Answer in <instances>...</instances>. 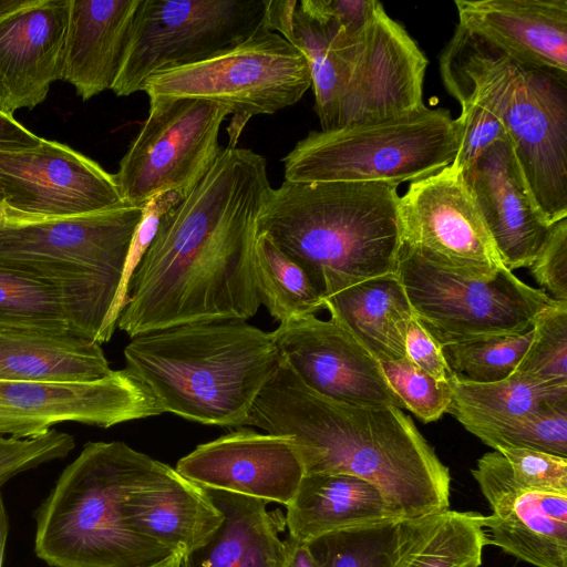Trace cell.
<instances>
[{"instance_id":"1","label":"cell","mask_w":567,"mask_h":567,"mask_svg":"<svg viewBox=\"0 0 567 567\" xmlns=\"http://www.w3.org/2000/svg\"><path fill=\"white\" fill-rule=\"evenodd\" d=\"M270 188L262 155L223 147L196 188L162 218L116 327L133 338L252 318L260 306L252 269L256 223Z\"/></svg>"},{"instance_id":"2","label":"cell","mask_w":567,"mask_h":567,"mask_svg":"<svg viewBox=\"0 0 567 567\" xmlns=\"http://www.w3.org/2000/svg\"><path fill=\"white\" fill-rule=\"evenodd\" d=\"M249 425L289 436L306 474H347L372 483L399 519L450 506V470L409 415L396 406L327 399L284 359L255 400Z\"/></svg>"},{"instance_id":"3","label":"cell","mask_w":567,"mask_h":567,"mask_svg":"<svg viewBox=\"0 0 567 567\" xmlns=\"http://www.w3.org/2000/svg\"><path fill=\"white\" fill-rule=\"evenodd\" d=\"M398 184L284 181L259 212L256 236L298 264L324 298L394 275L402 247Z\"/></svg>"},{"instance_id":"4","label":"cell","mask_w":567,"mask_h":567,"mask_svg":"<svg viewBox=\"0 0 567 567\" xmlns=\"http://www.w3.org/2000/svg\"><path fill=\"white\" fill-rule=\"evenodd\" d=\"M125 368L163 413L206 425H249L259 392L282 361L272 332L244 320L196 322L131 338Z\"/></svg>"},{"instance_id":"5","label":"cell","mask_w":567,"mask_h":567,"mask_svg":"<svg viewBox=\"0 0 567 567\" xmlns=\"http://www.w3.org/2000/svg\"><path fill=\"white\" fill-rule=\"evenodd\" d=\"M168 467L121 441L85 443L37 511V556L51 567H153L168 558L174 551L133 532L122 513L128 494Z\"/></svg>"},{"instance_id":"6","label":"cell","mask_w":567,"mask_h":567,"mask_svg":"<svg viewBox=\"0 0 567 567\" xmlns=\"http://www.w3.org/2000/svg\"><path fill=\"white\" fill-rule=\"evenodd\" d=\"M291 44L308 62L320 130L382 121L425 105L429 61L382 3L354 32L333 18L303 17L293 25Z\"/></svg>"},{"instance_id":"7","label":"cell","mask_w":567,"mask_h":567,"mask_svg":"<svg viewBox=\"0 0 567 567\" xmlns=\"http://www.w3.org/2000/svg\"><path fill=\"white\" fill-rule=\"evenodd\" d=\"M455 118L426 105L400 116L309 132L282 157L285 181L389 182L427 177L454 161Z\"/></svg>"},{"instance_id":"8","label":"cell","mask_w":567,"mask_h":567,"mask_svg":"<svg viewBox=\"0 0 567 567\" xmlns=\"http://www.w3.org/2000/svg\"><path fill=\"white\" fill-rule=\"evenodd\" d=\"M143 207L51 218H4L0 264L62 285L92 316H111Z\"/></svg>"},{"instance_id":"9","label":"cell","mask_w":567,"mask_h":567,"mask_svg":"<svg viewBox=\"0 0 567 567\" xmlns=\"http://www.w3.org/2000/svg\"><path fill=\"white\" fill-rule=\"evenodd\" d=\"M311 86L305 55L266 22L238 45L207 60L152 75L143 85L151 99H197L230 111L229 144L246 123L301 100Z\"/></svg>"},{"instance_id":"10","label":"cell","mask_w":567,"mask_h":567,"mask_svg":"<svg viewBox=\"0 0 567 567\" xmlns=\"http://www.w3.org/2000/svg\"><path fill=\"white\" fill-rule=\"evenodd\" d=\"M396 275L413 316L441 347L525 333L555 300L506 267L492 278H466L427 262L403 246Z\"/></svg>"},{"instance_id":"11","label":"cell","mask_w":567,"mask_h":567,"mask_svg":"<svg viewBox=\"0 0 567 567\" xmlns=\"http://www.w3.org/2000/svg\"><path fill=\"white\" fill-rule=\"evenodd\" d=\"M268 0H140L112 91L128 96L152 75L207 60L266 25Z\"/></svg>"},{"instance_id":"12","label":"cell","mask_w":567,"mask_h":567,"mask_svg":"<svg viewBox=\"0 0 567 567\" xmlns=\"http://www.w3.org/2000/svg\"><path fill=\"white\" fill-rule=\"evenodd\" d=\"M148 115L114 174L123 202L143 207L158 193L185 199L219 157L230 111L197 99H151Z\"/></svg>"},{"instance_id":"13","label":"cell","mask_w":567,"mask_h":567,"mask_svg":"<svg viewBox=\"0 0 567 567\" xmlns=\"http://www.w3.org/2000/svg\"><path fill=\"white\" fill-rule=\"evenodd\" d=\"M399 215L402 246L434 266L478 279L505 267L462 171L452 164L411 182Z\"/></svg>"},{"instance_id":"14","label":"cell","mask_w":567,"mask_h":567,"mask_svg":"<svg viewBox=\"0 0 567 567\" xmlns=\"http://www.w3.org/2000/svg\"><path fill=\"white\" fill-rule=\"evenodd\" d=\"M502 120L543 217L567 218V74L516 63Z\"/></svg>"},{"instance_id":"15","label":"cell","mask_w":567,"mask_h":567,"mask_svg":"<svg viewBox=\"0 0 567 567\" xmlns=\"http://www.w3.org/2000/svg\"><path fill=\"white\" fill-rule=\"evenodd\" d=\"M4 218L35 219L112 209L123 202L114 174L70 146L42 138L34 148L0 152Z\"/></svg>"},{"instance_id":"16","label":"cell","mask_w":567,"mask_h":567,"mask_svg":"<svg viewBox=\"0 0 567 567\" xmlns=\"http://www.w3.org/2000/svg\"><path fill=\"white\" fill-rule=\"evenodd\" d=\"M163 413L150 389L124 368L87 383L0 380V435L37 437L58 423L110 427Z\"/></svg>"},{"instance_id":"17","label":"cell","mask_w":567,"mask_h":567,"mask_svg":"<svg viewBox=\"0 0 567 567\" xmlns=\"http://www.w3.org/2000/svg\"><path fill=\"white\" fill-rule=\"evenodd\" d=\"M272 336L284 361L316 393L352 405L403 409L380 362L336 318L293 319Z\"/></svg>"},{"instance_id":"18","label":"cell","mask_w":567,"mask_h":567,"mask_svg":"<svg viewBox=\"0 0 567 567\" xmlns=\"http://www.w3.org/2000/svg\"><path fill=\"white\" fill-rule=\"evenodd\" d=\"M203 488L231 492L287 506L305 476L289 436L244 426L197 445L175 468Z\"/></svg>"},{"instance_id":"19","label":"cell","mask_w":567,"mask_h":567,"mask_svg":"<svg viewBox=\"0 0 567 567\" xmlns=\"http://www.w3.org/2000/svg\"><path fill=\"white\" fill-rule=\"evenodd\" d=\"M447 92L460 103L457 154L452 165L464 171L492 143L507 138L503 113L516 63L482 37L457 24L440 56Z\"/></svg>"},{"instance_id":"20","label":"cell","mask_w":567,"mask_h":567,"mask_svg":"<svg viewBox=\"0 0 567 567\" xmlns=\"http://www.w3.org/2000/svg\"><path fill=\"white\" fill-rule=\"evenodd\" d=\"M70 0H32L0 17V111L42 103L63 80Z\"/></svg>"},{"instance_id":"21","label":"cell","mask_w":567,"mask_h":567,"mask_svg":"<svg viewBox=\"0 0 567 567\" xmlns=\"http://www.w3.org/2000/svg\"><path fill=\"white\" fill-rule=\"evenodd\" d=\"M462 174L502 264L511 271L529 267L550 225L527 187L508 138L487 146Z\"/></svg>"},{"instance_id":"22","label":"cell","mask_w":567,"mask_h":567,"mask_svg":"<svg viewBox=\"0 0 567 567\" xmlns=\"http://www.w3.org/2000/svg\"><path fill=\"white\" fill-rule=\"evenodd\" d=\"M458 24L519 65L567 74V0H456Z\"/></svg>"},{"instance_id":"23","label":"cell","mask_w":567,"mask_h":567,"mask_svg":"<svg viewBox=\"0 0 567 567\" xmlns=\"http://www.w3.org/2000/svg\"><path fill=\"white\" fill-rule=\"evenodd\" d=\"M140 0H70L63 80L83 101L111 90Z\"/></svg>"},{"instance_id":"24","label":"cell","mask_w":567,"mask_h":567,"mask_svg":"<svg viewBox=\"0 0 567 567\" xmlns=\"http://www.w3.org/2000/svg\"><path fill=\"white\" fill-rule=\"evenodd\" d=\"M223 520L197 547L183 554L181 567H284L287 539L280 511L268 512L267 501L205 488Z\"/></svg>"},{"instance_id":"25","label":"cell","mask_w":567,"mask_h":567,"mask_svg":"<svg viewBox=\"0 0 567 567\" xmlns=\"http://www.w3.org/2000/svg\"><path fill=\"white\" fill-rule=\"evenodd\" d=\"M122 513L133 532L183 554L205 542L223 520L205 488L171 466L154 483L128 494Z\"/></svg>"},{"instance_id":"26","label":"cell","mask_w":567,"mask_h":567,"mask_svg":"<svg viewBox=\"0 0 567 567\" xmlns=\"http://www.w3.org/2000/svg\"><path fill=\"white\" fill-rule=\"evenodd\" d=\"M286 508L289 537L303 544L336 530L399 519L375 485L347 474H305Z\"/></svg>"},{"instance_id":"27","label":"cell","mask_w":567,"mask_h":567,"mask_svg":"<svg viewBox=\"0 0 567 567\" xmlns=\"http://www.w3.org/2000/svg\"><path fill=\"white\" fill-rule=\"evenodd\" d=\"M112 372L96 341L71 333L0 330V380L87 383Z\"/></svg>"},{"instance_id":"28","label":"cell","mask_w":567,"mask_h":567,"mask_svg":"<svg viewBox=\"0 0 567 567\" xmlns=\"http://www.w3.org/2000/svg\"><path fill=\"white\" fill-rule=\"evenodd\" d=\"M326 309L379 361L406 358L412 308L396 274L353 285L324 298Z\"/></svg>"},{"instance_id":"29","label":"cell","mask_w":567,"mask_h":567,"mask_svg":"<svg viewBox=\"0 0 567 567\" xmlns=\"http://www.w3.org/2000/svg\"><path fill=\"white\" fill-rule=\"evenodd\" d=\"M482 524L487 545L535 567H567V495L526 493Z\"/></svg>"},{"instance_id":"30","label":"cell","mask_w":567,"mask_h":567,"mask_svg":"<svg viewBox=\"0 0 567 567\" xmlns=\"http://www.w3.org/2000/svg\"><path fill=\"white\" fill-rule=\"evenodd\" d=\"M482 517L447 508L399 519L392 567H480L487 546Z\"/></svg>"},{"instance_id":"31","label":"cell","mask_w":567,"mask_h":567,"mask_svg":"<svg viewBox=\"0 0 567 567\" xmlns=\"http://www.w3.org/2000/svg\"><path fill=\"white\" fill-rule=\"evenodd\" d=\"M0 330L71 333L85 338L82 313L49 277L0 264Z\"/></svg>"},{"instance_id":"32","label":"cell","mask_w":567,"mask_h":567,"mask_svg":"<svg viewBox=\"0 0 567 567\" xmlns=\"http://www.w3.org/2000/svg\"><path fill=\"white\" fill-rule=\"evenodd\" d=\"M447 413L464 427L512 421L542 409L567 404V384L518 373L493 383H474L452 375Z\"/></svg>"},{"instance_id":"33","label":"cell","mask_w":567,"mask_h":567,"mask_svg":"<svg viewBox=\"0 0 567 567\" xmlns=\"http://www.w3.org/2000/svg\"><path fill=\"white\" fill-rule=\"evenodd\" d=\"M492 514L532 492L567 495V457L525 449L485 453L471 471Z\"/></svg>"},{"instance_id":"34","label":"cell","mask_w":567,"mask_h":567,"mask_svg":"<svg viewBox=\"0 0 567 567\" xmlns=\"http://www.w3.org/2000/svg\"><path fill=\"white\" fill-rule=\"evenodd\" d=\"M252 269L259 302L279 324L326 309L309 275L264 235L256 238Z\"/></svg>"},{"instance_id":"35","label":"cell","mask_w":567,"mask_h":567,"mask_svg":"<svg viewBox=\"0 0 567 567\" xmlns=\"http://www.w3.org/2000/svg\"><path fill=\"white\" fill-rule=\"evenodd\" d=\"M398 520L336 530L306 545L317 567H392Z\"/></svg>"},{"instance_id":"36","label":"cell","mask_w":567,"mask_h":567,"mask_svg":"<svg viewBox=\"0 0 567 567\" xmlns=\"http://www.w3.org/2000/svg\"><path fill=\"white\" fill-rule=\"evenodd\" d=\"M534 336L520 334L471 340L442 347L452 374L474 383H493L512 375Z\"/></svg>"},{"instance_id":"37","label":"cell","mask_w":567,"mask_h":567,"mask_svg":"<svg viewBox=\"0 0 567 567\" xmlns=\"http://www.w3.org/2000/svg\"><path fill=\"white\" fill-rule=\"evenodd\" d=\"M494 449H525L567 457V404L550 406L508 422L465 427Z\"/></svg>"},{"instance_id":"38","label":"cell","mask_w":567,"mask_h":567,"mask_svg":"<svg viewBox=\"0 0 567 567\" xmlns=\"http://www.w3.org/2000/svg\"><path fill=\"white\" fill-rule=\"evenodd\" d=\"M533 339L515 373L567 384V301L554 300L533 324Z\"/></svg>"},{"instance_id":"39","label":"cell","mask_w":567,"mask_h":567,"mask_svg":"<svg viewBox=\"0 0 567 567\" xmlns=\"http://www.w3.org/2000/svg\"><path fill=\"white\" fill-rule=\"evenodd\" d=\"M384 378L403 409L424 423L437 421L447 413L452 391L449 382H439L408 358L380 362Z\"/></svg>"},{"instance_id":"40","label":"cell","mask_w":567,"mask_h":567,"mask_svg":"<svg viewBox=\"0 0 567 567\" xmlns=\"http://www.w3.org/2000/svg\"><path fill=\"white\" fill-rule=\"evenodd\" d=\"M74 446L72 435L52 429L29 439L0 435V488L22 472L66 457Z\"/></svg>"},{"instance_id":"41","label":"cell","mask_w":567,"mask_h":567,"mask_svg":"<svg viewBox=\"0 0 567 567\" xmlns=\"http://www.w3.org/2000/svg\"><path fill=\"white\" fill-rule=\"evenodd\" d=\"M181 202L182 198L176 192L167 190L156 194L143 206L141 219L131 240L118 292L109 321V328L112 332H114L117 319L127 302L131 279L151 246L162 218Z\"/></svg>"},{"instance_id":"42","label":"cell","mask_w":567,"mask_h":567,"mask_svg":"<svg viewBox=\"0 0 567 567\" xmlns=\"http://www.w3.org/2000/svg\"><path fill=\"white\" fill-rule=\"evenodd\" d=\"M540 289L567 301V218L553 224L528 267Z\"/></svg>"},{"instance_id":"43","label":"cell","mask_w":567,"mask_h":567,"mask_svg":"<svg viewBox=\"0 0 567 567\" xmlns=\"http://www.w3.org/2000/svg\"><path fill=\"white\" fill-rule=\"evenodd\" d=\"M406 358L439 382H449L452 371L442 347L427 333L413 316L405 339Z\"/></svg>"},{"instance_id":"44","label":"cell","mask_w":567,"mask_h":567,"mask_svg":"<svg viewBox=\"0 0 567 567\" xmlns=\"http://www.w3.org/2000/svg\"><path fill=\"white\" fill-rule=\"evenodd\" d=\"M319 7L348 32L360 30L373 16L377 0H317Z\"/></svg>"},{"instance_id":"45","label":"cell","mask_w":567,"mask_h":567,"mask_svg":"<svg viewBox=\"0 0 567 567\" xmlns=\"http://www.w3.org/2000/svg\"><path fill=\"white\" fill-rule=\"evenodd\" d=\"M42 138L20 124L13 116L0 111V152L30 150Z\"/></svg>"},{"instance_id":"46","label":"cell","mask_w":567,"mask_h":567,"mask_svg":"<svg viewBox=\"0 0 567 567\" xmlns=\"http://www.w3.org/2000/svg\"><path fill=\"white\" fill-rule=\"evenodd\" d=\"M284 567H317L306 544L288 536L287 555Z\"/></svg>"},{"instance_id":"47","label":"cell","mask_w":567,"mask_h":567,"mask_svg":"<svg viewBox=\"0 0 567 567\" xmlns=\"http://www.w3.org/2000/svg\"><path fill=\"white\" fill-rule=\"evenodd\" d=\"M9 533V519L2 494L0 493V567H2L4 548Z\"/></svg>"},{"instance_id":"48","label":"cell","mask_w":567,"mask_h":567,"mask_svg":"<svg viewBox=\"0 0 567 567\" xmlns=\"http://www.w3.org/2000/svg\"><path fill=\"white\" fill-rule=\"evenodd\" d=\"M32 0H0V17L23 8L31 3Z\"/></svg>"},{"instance_id":"49","label":"cell","mask_w":567,"mask_h":567,"mask_svg":"<svg viewBox=\"0 0 567 567\" xmlns=\"http://www.w3.org/2000/svg\"><path fill=\"white\" fill-rule=\"evenodd\" d=\"M183 553L177 551L171 555L168 558L153 567H181L182 566Z\"/></svg>"},{"instance_id":"50","label":"cell","mask_w":567,"mask_h":567,"mask_svg":"<svg viewBox=\"0 0 567 567\" xmlns=\"http://www.w3.org/2000/svg\"><path fill=\"white\" fill-rule=\"evenodd\" d=\"M4 217H6V208H4L2 200L0 199V223L4 219Z\"/></svg>"},{"instance_id":"51","label":"cell","mask_w":567,"mask_h":567,"mask_svg":"<svg viewBox=\"0 0 567 567\" xmlns=\"http://www.w3.org/2000/svg\"><path fill=\"white\" fill-rule=\"evenodd\" d=\"M514 567V566H513Z\"/></svg>"}]
</instances>
